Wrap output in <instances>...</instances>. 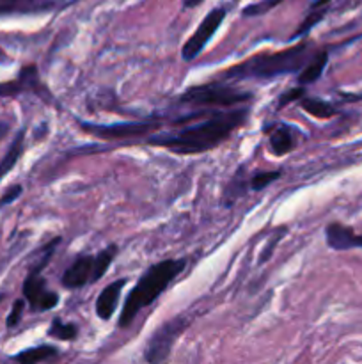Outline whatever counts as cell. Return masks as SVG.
<instances>
[{"label": "cell", "instance_id": "1", "mask_svg": "<svg viewBox=\"0 0 362 364\" xmlns=\"http://www.w3.org/2000/svg\"><path fill=\"white\" fill-rule=\"evenodd\" d=\"M248 110L238 109L229 112H220L206 119L204 123L195 127L183 128L180 132L165 135H156L148 139V144L162 146L180 155H195L216 148L220 142L226 141L236 128L247 121Z\"/></svg>", "mask_w": 362, "mask_h": 364}, {"label": "cell", "instance_id": "2", "mask_svg": "<svg viewBox=\"0 0 362 364\" xmlns=\"http://www.w3.org/2000/svg\"><path fill=\"white\" fill-rule=\"evenodd\" d=\"M185 259H163V262L153 265L144 276L138 279L133 290L130 291L124 301V308L119 316V327H128L133 322L138 311L148 308L163 294L167 287L176 279L177 274L185 269Z\"/></svg>", "mask_w": 362, "mask_h": 364}, {"label": "cell", "instance_id": "3", "mask_svg": "<svg viewBox=\"0 0 362 364\" xmlns=\"http://www.w3.org/2000/svg\"><path fill=\"white\" fill-rule=\"evenodd\" d=\"M311 59L307 45H297L293 48L275 53L256 55L245 63L236 64L226 73L227 78H275L280 75L300 71Z\"/></svg>", "mask_w": 362, "mask_h": 364}, {"label": "cell", "instance_id": "4", "mask_svg": "<svg viewBox=\"0 0 362 364\" xmlns=\"http://www.w3.org/2000/svg\"><path fill=\"white\" fill-rule=\"evenodd\" d=\"M57 244H59V238H57V240H53L52 244H48L45 249H43V251H45L43 252V258L39 259L34 267H32L31 272H28V276H27V279H25V283H23L25 301H27V304L31 306L32 311H35V313L50 311V309H53L57 304H59V295H57L55 291H50L48 288H46V281L43 279V276H41L43 269H45L46 263H48L50 258H52L53 249H55Z\"/></svg>", "mask_w": 362, "mask_h": 364}, {"label": "cell", "instance_id": "5", "mask_svg": "<svg viewBox=\"0 0 362 364\" xmlns=\"http://www.w3.org/2000/svg\"><path fill=\"white\" fill-rule=\"evenodd\" d=\"M247 100H251V92L226 84L195 85L181 95V103L190 107H236Z\"/></svg>", "mask_w": 362, "mask_h": 364}, {"label": "cell", "instance_id": "6", "mask_svg": "<svg viewBox=\"0 0 362 364\" xmlns=\"http://www.w3.org/2000/svg\"><path fill=\"white\" fill-rule=\"evenodd\" d=\"M188 327V320L185 316H177V318L169 320L163 326H160L155 333L151 334L148 341V347H146L144 359L148 363L156 364L165 361L170 355L174 343L177 341V338L185 333V329Z\"/></svg>", "mask_w": 362, "mask_h": 364}, {"label": "cell", "instance_id": "7", "mask_svg": "<svg viewBox=\"0 0 362 364\" xmlns=\"http://www.w3.org/2000/svg\"><path fill=\"white\" fill-rule=\"evenodd\" d=\"M227 11L224 7H215L213 11H209L204 16V20L201 21L197 28H195L194 34L188 38V41L183 45L181 50V55L185 60H194L195 57L201 55V52L204 50V46L208 45L209 39L215 36V32L219 31L220 25L224 23V18H226Z\"/></svg>", "mask_w": 362, "mask_h": 364}, {"label": "cell", "instance_id": "8", "mask_svg": "<svg viewBox=\"0 0 362 364\" xmlns=\"http://www.w3.org/2000/svg\"><path fill=\"white\" fill-rule=\"evenodd\" d=\"M80 128L87 134L105 141H119V139L146 137L151 132L158 130L160 123H119V124H94L80 123Z\"/></svg>", "mask_w": 362, "mask_h": 364}, {"label": "cell", "instance_id": "9", "mask_svg": "<svg viewBox=\"0 0 362 364\" xmlns=\"http://www.w3.org/2000/svg\"><path fill=\"white\" fill-rule=\"evenodd\" d=\"M92 267H94V256H78L70 269L62 274V287L67 290H78L92 281Z\"/></svg>", "mask_w": 362, "mask_h": 364}, {"label": "cell", "instance_id": "10", "mask_svg": "<svg viewBox=\"0 0 362 364\" xmlns=\"http://www.w3.org/2000/svg\"><path fill=\"white\" fill-rule=\"evenodd\" d=\"M327 244L334 251H348L353 247H362V235H357L353 230L334 223L327 228Z\"/></svg>", "mask_w": 362, "mask_h": 364}, {"label": "cell", "instance_id": "11", "mask_svg": "<svg viewBox=\"0 0 362 364\" xmlns=\"http://www.w3.org/2000/svg\"><path fill=\"white\" fill-rule=\"evenodd\" d=\"M124 287H126V279H117L114 281V283H110L109 287L103 288L98 301H96V315H98L99 318L110 320V316L116 311L117 304H119V299Z\"/></svg>", "mask_w": 362, "mask_h": 364}, {"label": "cell", "instance_id": "12", "mask_svg": "<svg viewBox=\"0 0 362 364\" xmlns=\"http://www.w3.org/2000/svg\"><path fill=\"white\" fill-rule=\"evenodd\" d=\"M39 78L38 71L34 66H28L25 70H21L20 77L16 78L11 84L0 85V96H13L20 91H39Z\"/></svg>", "mask_w": 362, "mask_h": 364}, {"label": "cell", "instance_id": "13", "mask_svg": "<svg viewBox=\"0 0 362 364\" xmlns=\"http://www.w3.org/2000/svg\"><path fill=\"white\" fill-rule=\"evenodd\" d=\"M327 60H329V53H327L325 50H322V52H318L316 55H312L311 59L307 60V64L302 68L300 73H298V82H300L302 85L314 84V82L322 77L323 71H325Z\"/></svg>", "mask_w": 362, "mask_h": 364}, {"label": "cell", "instance_id": "14", "mask_svg": "<svg viewBox=\"0 0 362 364\" xmlns=\"http://www.w3.org/2000/svg\"><path fill=\"white\" fill-rule=\"evenodd\" d=\"M23 139H25V132L20 130L18 132L16 137H14V141L11 142L6 156L0 160V180H2V178L6 176V174L9 173L14 166H16L18 160H20L21 153H23Z\"/></svg>", "mask_w": 362, "mask_h": 364}, {"label": "cell", "instance_id": "15", "mask_svg": "<svg viewBox=\"0 0 362 364\" xmlns=\"http://www.w3.org/2000/svg\"><path fill=\"white\" fill-rule=\"evenodd\" d=\"M48 7L45 0H0V16L11 13H31Z\"/></svg>", "mask_w": 362, "mask_h": 364}, {"label": "cell", "instance_id": "16", "mask_svg": "<svg viewBox=\"0 0 362 364\" xmlns=\"http://www.w3.org/2000/svg\"><path fill=\"white\" fill-rule=\"evenodd\" d=\"M57 355V348L50 347V345H41V347L35 348H28V350L20 352L18 355H14V361L21 363V364H35L46 361V359H52Z\"/></svg>", "mask_w": 362, "mask_h": 364}, {"label": "cell", "instance_id": "17", "mask_svg": "<svg viewBox=\"0 0 362 364\" xmlns=\"http://www.w3.org/2000/svg\"><path fill=\"white\" fill-rule=\"evenodd\" d=\"M293 135L286 127H279L272 135H270V148L275 155H286L293 149Z\"/></svg>", "mask_w": 362, "mask_h": 364}, {"label": "cell", "instance_id": "18", "mask_svg": "<svg viewBox=\"0 0 362 364\" xmlns=\"http://www.w3.org/2000/svg\"><path fill=\"white\" fill-rule=\"evenodd\" d=\"M117 255V245H109L106 249H103L98 256H94V267H92V281H98L105 276V272L109 270L110 263L114 262Z\"/></svg>", "mask_w": 362, "mask_h": 364}, {"label": "cell", "instance_id": "19", "mask_svg": "<svg viewBox=\"0 0 362 364\" xmlns=\"http://www.w3.org/2000/svg\"><path fill=\"white\" fill-rule=\"evenodd\" d=\"M300 105L305 112H309L314 117H319V119H329V117H332L336 114V109L330 103L323 102V100L304 98L300 102Z\"/></svg>", "mask_w": 362, "mask_h": 364}, {"label": "cell", "instance_id": "20", "mask_svg": "<svg viewBox=\"0 0 362 364\" xmlns=\"http://www.w3.org/2000/svg\"><path fill=\"white\" fill-rule=\"evenodd\" d=\"M327 4H329V0H318V2L312 4L311 13H309V16L305 18L304 21H302V25H300V27H298V31L295 32V36H297V38H300V36L307 34V32L311 31V28L314 27V25L318 23V21L322 20L323 16H325Z\"/></svg>", "mask_w": 362, "mask_h": 364}, {"label": "cell", "instance_id": "21", "mask_svg": "<svg viewBox=\"0 0 362 364\" xmlns=\"http://www.w3.org/2000/svg\"><path fill=\"white\" fill-rule=\"evenodd\" d=\"M77 326H73V323H62L60 320H53L52 327L48 331V336H53L62 341H73L77 338Z\"/></svg>", "mask_w": 362, "mask_h": 364}, {"label": "cell", "instance_id": "22", "mask_svg": "<svg viewBox=\"0 0 362 364\" xmlns=\"http://www.w3.org/2000/svg\"><path fill=\"white\" fill-rule=\"evenodd\" d=\"M279 176H280V171H266V173H258L251 178V187L254 188V191H263L265 187L272 185Z\"/></svg>", "mask_w": 362, "mask_h": 364}, {"label": "cell", "instance_id": "23", "mask_svg": "<svg viewBox=\"0 0 362 364\" xmlns=\"http://www.w3.org/2000/svg\"><path fill=\"white\" fill-rule=\"evenodd\" d=\"M283 0H261L258 4H252V6H247L243 9L245 16H259V14H265L268 11H272L273 7L279 6Z\"/></svg>", "mask_w": 362, "mask_h": 364}, {"label": "cell", "instance_id": "24", "mask_svg": "<svg viewBox=\"0 0 362 364\" xmlns=\"http://www.w3.org/2000/svg\"><path fill=\"white\" fill-rule=\"evenodd\" d=\"M23 309H25V301H16L14 302L13 309H11L9 316H7V327H14L18 326V322L21 320V315H23Z\"/></svg>", "mask_w": 362, "mask_h": 364}, {"label": "cell", "instance_id": "25", "mask_svg": "<svg viewBox=\"0 0 362 364\" xmlns=\"http://www.w3.org/2000/svg\"><path fill=\"white\" fill-rule=\"evenodd\" d=\"M302 96H304V89L302 87H298V89H291V91H287L286 95L283 96V98H280V107H284V105H287V103H291V102H295V100H298V98H302Z\"/></svg>", "mask_w": 362, "mask_h": 364}, {"label": "cell", "instance_id": "26", "mask_svg": "<svg viewBox=\"0 0 362 364\" xmlns=\"http://www.w3.org/2000/svg\"><path fill=\"white\" fill-rule=\"evenodd\" d=\"M204 0H183V7L185 9H192V7L199 6V4H202Z\"/></svg>", "mask_w": 362, "mask_h": 364}, {"label": "cell", "instance_id": "27", "mask_svg": "<svg viewBox=\"0 0 362 364\" xmlns=\"http://www.w3.org/2000/svg\"><path fill=\"white\" fill-rule=\"evenodd\" d=\"M7 132H9V124H7V123H0V139L6 137Z\"/></svg>", "mask_w": 362, "mask_h": 364}, {"label": "cell", "instance_id": "28", "mask_svg": "<svg viewBox=\"0 0 362 364\" xmlns=\"http://www.w3.org/2000/svg\"><path fill=\"white\" fill-rule=\"evenodd\" d=\"M4 301V295L2 294H0V302H2Z\"/></svg>", "mask_w": 362, "mask_h": 364}, {"label": "cell", "instance_id": "29", "mask_svg": "<svg viewBox=\"0 0 362 364\" xmlns=\"http://www.w3.org/2000/svg\"><path fill=\"white\" fill-rule=\"evenodd\" d=\"M234 2H238V0H234Z\"/></svg>", "mask_w": 362, "mask_h": 364}]
</instances>
